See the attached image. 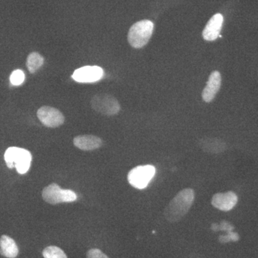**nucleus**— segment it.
Returning a JSON list of instances; mask_svg holds the SVG:
<instances>
[{
    "label": "nucleus",
    "instance_id": "obj_1",
    "mask_svg": "<svg viewBox=\"0 0 258 258\" xmlns=\"http://www.w3.org/2000/svg\"><path fill=\"white\" fill-rule=\"evenodd\" d=\"M195 200V192L191 188H186L176 194L164 210L166 220L171 223L179 222L189 212Z\"/></svg>",
    "mask_w": 258,
    "mask_h": 258
},
{
    "label": "nucleus",
    "instance_id": "obj_2",
    "mask_svg": "<svg viewBox=\"0 0 258 258\" xmlns=\"http://www.w3.org/2000/svg\"><path fill=\"white\" fill-rule=\"evenodd\" d=\"M32 154L28 150L19 147H10L5 153V160L9 169L16 168L19 174H25L30 169Z\"/></svg>",
    "mask_w": 258,
    "mask_h": 258
},
{
    "label": "nucleus",
    "instance_id": "obj_3",
    "mask_svg": "<svg viewBox=\"0 0 258 258\" xmlns=\"http://www.w3.org/2000/svg\"><path fill=\"white\" fill-rule=\"evenodd\" d=\"M154 28V23L150 20H142L134 24L128 34V41L131 46L136 49L145 46L152 37Z\"/></svg>",
    "mask_w": 258,
    "mask_h": 258
},
{
    "label": "nucleus",
    "instance_id": "obj_4",
    "mask_svg": "<svg viewBox=\"0 0 258 258\" xmlns=\"http://www.w3.org/2000/svg\"><path fill=\"white\" fill-rule=\"evenodd\" d=\"M42 197L45 203L52 205L74 203L78 198L77 195L74 191L61 189L60 186L55 183H52L44 188Z\"/></svg>",
    "mask_w": 258,
    "mask_h": 258
},
{
    "label": "nucleus",
    "instance_id": "obj_5",
    "mask_svg": "<svg viewBox=\"0 0 258 258\" xmlns=\"http://www.w3.org/2000/svg\"><path fill=\"white\" fill-rule=\"evenodd\" d=\"M156 171L155 166L152 165L136 166L128 172L129 184L136 189H145L155 176Z\"/></svg>",
    "mask_w": 258,
    "mask_h": 258
},
{
    "label": "nucleus",
    "instance_id": "obj_6",
    "mask_svg": "<svg viewBox=\"0 0 258 258\" xmlns=\"http://www.w3.org/2000/svg\"><path fill=\"white\" fill-rule=\"evenodd\" d=\"M91 106L94 111L105 115H116L120 106L116 98L107 93H98L91 99Z\"/></svg>",
    "mask_w": 258,
    "mask_h": 258
},
{
    "label": "nucleus",
    "instance_id": "obj_7",
    "mask_svg": "<svg viewBox=\"0 0 258 258\" xmlns=\"http://www.w3.org/2000/svg\"><path fill=\"white\" fill-rule=\"evenodd\" d=\"M37 115L42 124L48 128H57L64 122L63 114L53 107H41L37 111Z\"/></svg>",
    "mask_w": 258,
    "mask_h": 258
},
{
    "label": "nucleus",
    "instance_id": "obj_8",
    "mask_svg": "<svg viewBox=\"0 0 258 258\" xmlns=\"http://www.w3.org/2000/svg\"><path fill=\"white\" fill-rule=\"evenodd\" d=\"M104 71L99 66H84L76 70L72 77L79 83H95L103 77Z\"/></svg>",
    "mask_w": 258,
    "mask_h": 258
},
{
    "label": "nucleus",
    "instance_id": "obj_9",
    "mask_svg": "<svg viewBox=\"0 0 258 258\" xmlns=\"http://www.w3.org/2000/svg\"><path fill=\"white\" fill-rule=\"evenodd\" d=\"M238 202L237 195L230 191L225 193H217L212 198V205L220 211L228 212L232 210Z\"/></svg>",
    "mask_w": 258,
    "mask_h": 258
},
{
    "label": "nucleus",
    "instance_id": "obj_10",
    "mask_svg": "<svg viewBox=\"0 0 258 258\" xmlns=\"http://www.w3.org/2000/svg\"><path fill=\"white\" fill-rule=\"evenodd\" d=\"M224 18L221 14H216L210 20L204 29L203 36L207 41H214L220 36Z\"/></svg>",
    "mask_w": 258,
    "mask_h": 258
},
{
    "label": "nucleus",
    "instance_id": "obj_11",
    "mask_svg": "<svg viewBox=\"0 0 258 258\" xmlns=\"http://www.w3.org/2000/svg\"><path fill=\"white\" fill-rule=\"evenodd\" d=\"M221 75L218 71H214L212 73L209 78L206 87L203 90L202 94L204 101L210 103L214 100L221 86Z\"/></svg>",
    "mask_w": 258,
    "mask_h": 258
},
{
    "label": "nucleus",
    "instance_id": "obj_12",
    "mask_svg": "<svg viewBox=\"0 0 258 258\" xmlns=\"http://www.w3.org/2000/svg\"><path fill=\"white\" fill-rule=\"evenodd\" d=\"M74 146L83 151H93L99 149L103 142L99 137L93 135H81L75 137Z\"/></svg>",
    "mask_w": 258,
    "mask_h": 258
},
{
    "label": "nucleus",
    "instance_id": "obj_13",
    "mask_svg": "<svg viewBox=\"0 0 258 258\" xmlns=\"http://www.w3.org/2000/svg\"><path fill=\"white\" fill-rule=\"evenodd\" d=\"M18 244L8 235L0 237V254L8 258H15L18 255Z\"/></svg>",
    "mask_w": 258,
    "mask_h": 258
},
{
    "label": "nucleus",
    "instance_id": "obj_14",
    "mask_svg": "<svg viewBox=\"0 0 258 258\" xmlns=\"http://www.w3.org/2000/svg\"><path fill=\"white\" fill-rule=\"evenodd\" d=\"M44 61L45 59L40 53L37 52H31L28 55L26 62L29 72L30 74H35L42 67V64H44Z\"/></svg>",
    "mask_w": 258,
    "mask_h": 258
},
{
    "label": "nucleus",
    "instance_id": "obj_15",
    "mask_svg": "<svg viewBox=\"0 0 258 258\" xmlns=\"http://www.w3.org/2000/svg\"><path fill=\"white\" fill-rule=\"evenodd\" d=\"M212 144L211 141H206V142H203L201 147L205 152L210 153V154H220L225 150V144L220 142V140H215Z\"/></svg>",
    "mask_w": 258,
    "mask_h": 258
},
{
    "label": "nucleus",
    "instance_id": "obj_16",
    "mask_svg": "<svg viewBox=\"0 0 258 258\" xmlns=\"http://www.w3.org/2000/svg\"><path fill=\"white\" fill-rule=\"evenodd\" d=\"M44 258H68L63 250L57 246H48L42 251Z\"/></svg>",
    "mask_w": 258,
    "mask_h": 258
},
{
    "label": "nucleus",
    "instance_id": "obj_17",
    "mask_svg": "<svg viewBox=\"0 0 258 258\" xmlns=\"http://www.w3.org/2000/svg\"><path fill=\"white\" fill-rule=\"evenodd\" d=\"M25 74L21 70H16L13 71V74L10 76V82L13 86H20L23 84L25 81Z\"/></svg>",
    "mask_w": 258,
    "mask_h": 258
},
{
    "label": "nucleus",
    "instance_id": "obj_18",
    "mask_svg": "<svg viewBox=\"0 0 258 258\" xmlns=\"http://www.w3.org/2000/svg\"><path fill=\"white\" fill-rule=\"evenodd\" d=\"M239 240H240V235L233 231L228 232L227 235H221L219 237V242L222 244L228 243L230 242H237Z\"/></svg>",
    "mask_w": 258,
    "mask_h": 258
},
{
    "label": "nucleus",
    "instance_id": "obj_19",
    "mask_svg": "<svg viewBox=\"0 0 258 258\" xmlns=\"http://www.w3.org/2000/svg\"><path fill=\"white\" fill-rule=\"evenodd\" d=\"M211 229L214 232L221 230L228 232H231V231H233L235 227H234V226L231 225L230 222L224 220V221L220 222V225H217V223L212 224Z\"/></svg>",
    "mask_w": 258,
    "mask_h": 258
},
{
    "label": "nucleus",
    "instance_id": "obj_20",
    "mask_svg": "<svg viewBox=\"0 0 258 258\" xmlns=\"http://www.w3.org/2000/svg\"><path fill=\"white\" fill-rule=\"evenodd\" d=\"M87 258H109L106 254L103 253L101 249L93 248L89 249L86 254Z\"/></svg>",
    "mask_w": 258,
    "mask_h": 258
}]
</instances>
